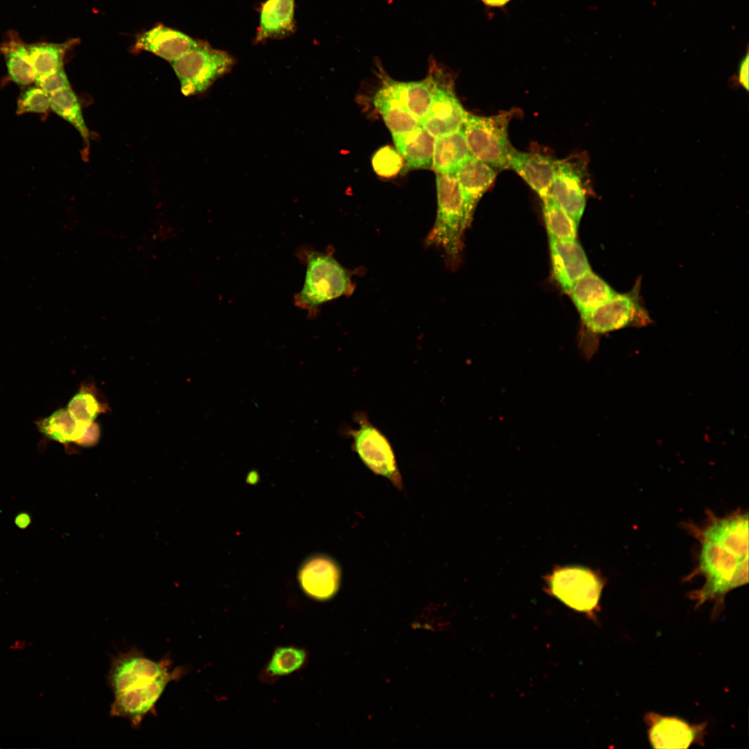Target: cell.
<instances>
[{"label": "cell", "instance_id": "17", "mask_svg": "<svg viewBox=\"0 0 749 749\" xmlns=\"http://www.w3.org/2000/svg\"><path fill=\"white\" fill-rule=\"evenodd\" d=\"M198 42L180 31L158 25L137 37L135 49L149 51L173 62L196 46Z\"/></svg>", "mask_w": 749, "mask_h": 749}, {"label": "cell", "instance_id": "7", "mask_svg": "<svg viewBox=\"0 0 749 749\" xmlns=\"http://www.w3.org/2000/svg\"><path fill=\"white\" fill-rule=\"evenodd\" d=\"M353 417L359 427L354 429L345 427L342 433L352 438L355 452L372 472L387 478L397 488L402 490V479L386 437L371 423L365 412L356 411Z\"/></svg>", "mask_w": 749, "mask_h": 749}, {"label": "cell", "instance_id": "36", "mask_svg": "<svg viewBox=\"0 0 749 749\" xmlns=\"http://www.w3.org/2000/svg\"><path fill=\"white\" fill-rule=\"evenodd\" d=\"M748 53L742 59L739 67V82L746 91L748 90Z\"/></svg>", "mask_w": 749, "mask_h": 749}, {"label": "cell", "instance_id": "34", "mask_svg": "<svg viewBox=\"0 0 749 749\" xmlns=\"http://www.w3.org/2000/svg\"><path fill=\"white\" fill-rule=\"evenodd\" d=\"M35 83L37 87L49 94L63 89L71 88L67 76L62 69L37 77Z\"/></svg>", "mask_w": 749, "mask_h": 749}, {"label": "cell", "instance_id": "23", "mask_svg": "<svg viewBox=\"0 0 749 749\" xmlns=\"http://www.w3.org/2000/svg\"><path fill=\"white\" fill-rule=\"evenodd\" d=\"M569 293L583 316L611 300L617 293L591 270L573 284Z\"/></svg>", "mask_w": 749, "mask_h": 749}, {"label": "cell", "instance_id": "22", "mask_svg": "<svg viewBox=\"0 0 749 749\" xmlns=\"http://www.w3.org/2000/svg\"><path fill=\"white\" fill-rule=\"evenodd\" d=\"M309 653L295 646H277L268 662L261 669L259 680L261 683L272 685L282 678L303 669L307 664Z\"/></svg>", "mask_w": 749, "mask_h": 749}, {"label": "cell", "instance_id": "15", "mask_svg": "<svg viewBox=\"0 0 749 749\" xmlns=\"http://www.w3.org/2000/svg\"><path fill=\"white\" fill-rule=\"evenodd\" d=\"M550 251L555 278L569 293L573 284L591 271L585 251L576 239H550Z\"/></svg>", "mask_w": 749, "mask_h": 749}, {"label": "cell", "instance_id": "13", "mask_svg": "<svg viewBox=\"0 0 749 749\" xmlns=\"http://www.w3.org/2000/svg\"><path fill=\"white\" fill-rule=\"evenodd\" d=\"M298 580L302 589L309 598L327 601L334 597L339 589L341 567L327 555H314L300 567Z\"/></svg>", "mask_w": 749, "mask_h": 749}, {"label": "cell", "instance_id": "19", "mask_svg": "<svg viewBox=\"0 0 749 749\" xmlns=\"http://www.w3.org/2000/svg\"><path fill=\"white\" fill-rule=\"evenodd\" d=\"M434 77L432 60L429 76L422 80L401 82L384 77L383 83L393 96L420 121L427 114L433 101Z\"/></svg>", "mask_w": 749, "mask_h": 749}, {"label": "cell", "instance_id": "21", "mask_svg": "<svg viewBox=\"0 0 749 749\" xmlns=\"http://www.w3.org/2000/svg\"><path fill=\"white\" fill-rule=\"evenodd\" d=\"M393 138L403 157L404 171L431 166L436 138L421 125L411 131L394 135Z\"/></svg>", "mask_w": 749, "mask_h": 749}, {"label": "cell", "instance_id": "39", "mask_svg": "<svg viewBox=\"0 0 749 749\" xmlns=\"http://www.w3.org/2000/svg\"><path fill=\"white\" fill-rule=\"evenodd\" d=\"M259 476L256 472H250L248 476V480L250 483H255L257 482Z\"/></svg>", "mask_w": 749, "mask_h": 749}, {"label": "cell", "instance_id": "12", "mask_svg": "<svg viewBox=\"0 0 749 749\" xmlns=\"http://www.w3.org/2000/svg\"><path fill=\"white\" fill-rule=\"evenodd\" d=\"M583 166L571 160H558L549 196L579 223L586 205Z\"/></svg>", "mask_w": 749, "mask_h": 749}, {"label": "cell", "instance_id": "37", "mask_svg": "<svg viewBox=\"0 0 749 749\" xmlns=\"http://www.w3.org/2000/svg\"><path fill=\"white\" fill-rule=\"evenodd\" d=\"M512 0H481L484 6L489 8H503Z\"/></svg>", "mask_w": 749, "mask_h": 749}, {"label": "cell", "instance_id": "1", "mask_svg": "<svg viewBox=\"0 0 749 749\" xmlns=\"http://www.w3.org/2000/svg\"><path fill=\"white\" fill-rule=\"evenodd\" d=\"M705 523L687 525L700 544L698 565L694 574L705 578L703 586L690 594L700 607L714 601V615L725 596L748 582V515L735 511L718 517L709 512Z\"/></svg>", "mask_w": 749, "mask_h": 749}, {"label": "cell", "instance_id": "11", "mask_svg": "<svg viewBox=\"0 0 749 749\" xmlns=\"http://www.w3.org/2000/svg\"><path fill=\"white\" fill-rule=\"evenodd\" d=\"M171 668L170 659L166 657L155 661L147 657L139 648L132 647L112 657L107 681L116 696L157 678L169 671Z\"/></svg>", "mask_w": 749, "mask_h": 749}, {"label": "cell", "instance_id": "3", "mask_svg": "<svg viewBox=\"0 0 749 749\" xmlns=\"http://www.w3.org/2000/svg\"><path fill=\"white\" fill-rule=\"evenodd\" d=\"M438 210L427 241L456 258L464 230L470 223L464 197L454 172L436 173Z\"/></svg>", "mask_w": 749, "mask_h": 749}, {"label": "cell", "instance_id": "30", "mask_svg": "<svg viewBox=\"0 0 749 749\" xmlns=\"http://www.w3.org/2000/svg\"><path fill=\"white\" fill-rule=\"evenodd\" d=\"M544 216L550 239L574 240L578 225L557 203L548 197L543 200Z\"/></svg>", "mask_w": 749, "mask_h": 749}, {"label": "cell", "instance_id": "26", "mask_svg": "<svg viewBox=\"0 0 749 749\" xmlns=\"http://www.w3.org/2000/svg\"><path fill=\"white\" fill-rule=\"evenodd\" d=\"M10 79L19 85H28L35 81V73L28 44L15 35L6 41L1 47Z\"/></svg>", "mask_w": 749, "mask_h": 749}, {"label": "cell", "instance_id": "9", "mask_svg": "<svg viewBox=\"0 0 749 749\" xmlns=\"http://www.w3.org/2000/svg\"><path fill=\"white\" fill-rule=\"evenodd\" d=\"M187 672V666H176L150 681L114 696L110 716L128 718L133 727H139L146 715L155 713V705L168 685L179 680Z\"/></svg>", "mask_w": 749, "mask_h": 749}, {"label": "cell", "instance_id": "29", "mask_svg": "<svg viewBox=\"0 0 749 749\" xmlns=\"http://www.w3.org/2000/svg\"><path fill=\"white\" fill-rule=\"evenodd\" d=\"M49 96L51 110L70 123L78 131L84 142L88 144L89 132L75 93L71 88H67L50 94Z\"/></svg>", "mask_w": 749, "mask_h": 749}, {"label": "cell", "instance_id": "32", "mask_svg": "<svg viewBox=\"0 0 749 749\" xmlns=\"http://www.w3.org/2000/svg\"><path fill=\"white\" fill-rule=\"evenodd\" d=\"M372 166L379 176L392 178L403 168L404 160L397 149L390 146H385L374 153Z\"/></svg>", "mask_w": 749, "mask_h": 749}, {"label": "cell", "instance_id": "4", "mask_svg": "<svg viewBox=\"0 0 749 749\" xmlns=\"http://www.w3.org/2000/svg\"><path fill=\"white\" fill-rule=\"evenodd\" d=\"M513 117L506 112L490 117L467 113L462 130L470 155L496 170L508 168L514 150L508 134Z\"/></svg>", "mask_w": 749, "mask_h": 749}, {"label": "cell", "instance_id": "28", "mask_svg": "<svg viewBox=\"0 0 749 749\" xmlns=\"http://www.w3.org/2000/svg\"><path fill=\"white\" fill-rule=\"evenodd\" d=\"M77 43L69 40L62 43L38 42L28 44L36 78L62 69L65 53Z\"/></svg>", "mask_w": 749, "mask_h": 749}, {"label": "cell", "instance_id": "31", "mask_svg": "<svg viewBox=\"0 0 749 749\" xmlns=\"http://www.w3.org/2000/svg\"><path fill=\"white\" fill-rule=\"evenodd\" d=\"M67 410L76 420L84 423L94 422L104 411L103 405L94 394L85 388L81 389L71 398Z\"/></svg>", "mask_w": 749, "mask_h": 749}, {"label": "cell", "instance_id": "25", "mask_svg": "<svg viewBox=\"0 0 749 749\" xmlns=\"http://www.w3.org/2000/svg\"><path fill=\"white\" fill-rule=\"evenodd\" d=\"M373 104L392 135L411 131L420 126V121L393 96L384 83L375 94Z\"/></svg>", "mask_w": 749, "mask_h": 749}, {"label": "cell", "instance_id": "5", "mask_svg": "<svg viewBox=\"0 0 749 749\" xmlns=\"http://www.w3.org/2000/svg\"><path fill=\"white\" fill-rule=\"evenodd\" d=\"M544 579L550 595L571 609L594 618L604 587L597 572L578 565L556 567Z\"/></svg>", "mask_w": 749, "mask_h": 749}, {"label": "cell", "instance_id": "27", "mask_svg": "<svg viewBox=\"0 0 749 749\" xmlns=\"http://www.w3.org/2000/svg\"><path fill=\"white\" fill-rule=\"evenodd\" d=\"M89 423L76 420L67 408H61L38 421L37 425L40 431L48 438L69 444L76 443L81 438Z\"/></svg>", "mask_w": 749, "mask_h": 749}, {"label": "cell", "instance_id": "16", "mask_svg": "<svg viewBox=\"0 0 749 749\" xmlns=\"http://www.w3.org/2000/svg\"><path fill=\"white\" fill-rule=\"evenodd\" d=\"M646 722L650 726L648 737L655 748H687L696 741L703 726L690 725L675 717L649 713Z\"/></svg>", "mask_w": 749, "mask_h": 749}, {"label": "cell", "instance_id": "20", "mask_svg": "<svg viewBox=\"0 0 749 749\" xmlns=\"http://www.w3.org/2000/svg\"><path fill=\"white\" fill-rule=\"evenodd\" d=\"M295 1L266 0L261 5L256 43L282 39L294 33Z\"/></svg>", "mask_w": 749, "mask_h": 749}, {"label": "cell", "instance_id": "38", "mask_svg": "<svg viewBox=\"0 0 749 749\" xmlns=\"http://www.w3.org/2000/svg\"><path fill=\"white\" fill-rule=\"evenodd\" d=\"M26 646V642L21 640H15L10 646L12 650H23Z\"/></svg>", "mask_w": 749, "mask_h": 749}, {"label": "cell", "instance_id": "2", "mask_svg": "<svg viewBox=\"0 0 749 749\" xmlns=\"http://www.w3.org/2000/svg\"><path fill=\"white\" fill-rule=\"evenodd\" d=\"M306 265L301 291L295 295V304L312 317L320 305L347 293L350 289L347 271L330 255L304 248L297 255Z\"/></svg>", "mask_w": 749, "mask_h": 749}, {"label": "cell", "instance_id": "24", "mask_svg": "<svg viewBox=\"0 0 749 749\" xmlns=\"http://www.w3.org/2000/svg\"><path fill=\"white\" fill-rule=\"evenodd\" d=\"M470 156L460 129L436 138L431 167L436 173L454 172Z\"/></svg>", "mask_w": 749, "mask_h": 749}, {"label": "cell", "instance_id": "10", "mask_svg": "<svg viewBox=\"0 0 749 749\" xmlns=\"http://www.w3.org/2000/svg\"><path fill=\"white\" fill-rule=\"evenodd\" d=\"M433 101L420 125L435 138L460 130L467 112L456 98L448 73L438 67L435 60Z\"/></svg>", "mask_w": 749, "mask_h": 749}, {"label": "cell", "instance_id": "14", "mask_svg": "<svg viewBox=\"0 0 749 749\" xmlns=\"http://www.w3.org/2000/svg\"><path fill=\"white\" fill-rule=\"evenodd\" d=\"M558 161L549 155L514 149L508 168L519 175L543 201L549 196Z\"/></svg>", "mask_w": 749, "mask_h": 749}, {"label": "cell", "instance_id": "8", "mask_svg": "<svg viewBox=\"0 0 749 749\" xmlns=\"http://www.w3.org/2000/svg\"><path fill=\"white\" fill-rule=\"evenodd\" d=\"M640 279L633 289L617 293L611 300L581 316L587 328L596 334H603L626 327H641L651 322L640 299Z\"/></svg>", "mask_w": 749, "mask_h": 749}, {"label": "cell", "instance_id": "6", "mask_svg": "<svg viewBox=\"0 0 749 749\" xmlns=\"http://www.w3.org/2000/svg\"><path fill=\"white\" fill-rule=\"evenodd\" d=\"M234 58L227 52L199 41L198 45L172 62L182 93L196 95L206 91L230 71Z\"/></svg>", "mask_w": 749, "mask_h": 749}, {"label": "cell", "instance_id": "18", "mask_svg": "<svg viewBox=\"0 0 749 749\" xmlns=\"http://www.w3.org/2000/svg\"><path fill=\"white\" fill-rule=\"evenodd\" d=\"M461 188L468 216L496 178V171L487 164L470 156L454 171Z\"/></svg>", "mask_w": 749, "mask_h": 749}, {"label": "cell", "instance_id": "35", "mask_svg": "<svg viewBox=\"0 0 749 749\" xmlns=\"http://www.w3.org/2000/svg\"><path fill=\"white\" fill-rule=\"evenodd\" d=\"M100 428L94 422H89L81 438L76 443L83 447H92L96 445L100 438Z\"/></svg>", "mask_w": 749, "mask_h": 749}, {"label": "cell", "instance_id": "33", "mask_svg": "<svg viewBox=\"0 0 749 749\" xmlns=\"http://www.w3.org/2000/svg\"><path fill=\"white\" fill-rule=\"evenodd\" d=\"M50 108V96L39 87L26 89L17 102V114L44 113Z\"/></svg>", "mask_w": 749, "mask_h": 749}]
</instances>
